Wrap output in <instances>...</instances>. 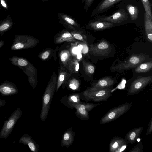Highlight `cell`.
Returning a JSON list of instances; mask_svg holds the SVG:
<instances>
[{"instance_id": "cell-1", "label": "cell", "mask_w": 152, "mask_h": 152, "mask_svg": "<svg viewBox=\"0 0 152 152\" xmlns=\"http://www.w3.org/2000/svg\"><path fill=\"white\" fill-rule=\"evenodd\" d=\"M8 59L13 65L20 69L27 76L30 84L34 89L37 81L36 68L25 58L14 56L9 58Z\"/></svg>"}, {"instance_id": "cell-2", "label": "cell", "mask_w": 152, "mask_h": 152, "mask_svg": "<svg viewBox=\"0 0 152 152\" xmlns=\"http://www.w3.org/2000/svg\"><path fill=\"white\" fill-rule=\"evenodd\" d=\"M56 75L54 72L51 77L43 96L40 115V118L42 121H45L48 115L52 99L56 89Z\"/></svg>"}, {"instance_id": "cell-3", "label": "cell", "mask_w": 152, "mask_h": 152, "mask_svg": "<svg viewBox=\"0 0 152 152\" xmlns=\"http://www.w3.org/2000/svg\"><path fill=\"white\" fill-rule=\"evenodd\" d=\"M112 95L111 88H100L91 87L87 88L80 96L83 100L87 102L105 101Z\"/></svg>"}, {"instance_id": "cell-4", "label": "cell", "mask_w": 152, "mask_h": 152, "mask_svg": "<svg viewBox=\"0 0 152 152\" xmlns=\"http://www.w3.org/2000/svg\"><path fill=\"white\" fill-rule=\"evenodd\" d=\"M39 41L33 37L26 35L15 36L10 49L16 51L31 48L35 46Z\"/></svg>"}, {"instance_id": "cell-5", "label": "cell", "mask_w": 152, "mask_h": 152, "mask_svg": "<svg viewBox=\"0 0 152 152\" xmlns=\"http://www.w3.org/2000/svg\"><path fill=\"white\" fill-rule=\"evenodd\" d=\"M132 105L131 103L127 102L110 109L101 118L99 123L105 124L117 119L128 111Z\"/></svg>"}, {"instance_id": "cell-6", "label": "cell", "mask_w": 152, "mask_h": 152, "mask_svg": "<svg viewBox=\"0 0 152 152\" xmlns=\"http://www.w3.org/2000/svg\"><path fill=\"white\" fill-rule=\"evenodd\" d=\"M22 115L21 110L17 108L12 112L9 119L5 121L0 132V138L6 139L10 134L14 126Z\"/></svg>"}, {"instance_id": "cell-7", "label": "cell", "mask_w": 152, "mask_h": 152, "mask_svg": "<svg viewBox=\"0 0 152 152\" xmlns=\"http://www.w3.org/2000/svg\"><path fill=\"white\" fill-rule=\"evenodd\" d=\"M151 76H140L134 80L128 86L127 89L129 95H134L141 91L152 81Z\"/></svg>"}, {"instance_id": "cell-8", "label": "cell", "mask_w": 152, "mask_h": 152, "mask_svg": "<svg viewBox=\"0 0 152 152\" xmlns=\"http://www.w3.org/2000/svg\"><path fill=\"white\" fill-rule=\"evenodd\" d=\"M146 59L143 55H133L126 61L118 64L112 68L114 71L126 70L134 68L139 66Z\"/></svg>"}, {"instance_id": "cell-9", "label": "cell", "mask_w": 152, "mask_h": 152, "mask_svg": "<svg viewBox=\"0 0 152 152\" xmlns=\"http://www.w3.org/2000/svg\"><path fill=\"white\" fill-rule=\"evenodd\" d=\"M101 104L81 102L74 106L76 109V115L82 120H88L90 118L89 112Z\"/></svg>"}, {"instance_id": "cell-10", "label": "cell", "mask_w": 152, "mask_h": 152, "mask_svg": "<svg viewBox=\"0 0 152 152\" xmlns=\"http://www.w3.org/2000/svg\"><path fill=\"white\" fill-rule=\"evenodd\" d=\"M111 48L107 41L102 40L100 42L90 45L89 51L91 53L95 56H104L110 52Z\"/></svg>"}, {"instance_id": "cell-11", "label": "cell", "mask_w": 152, "mask_h": 152, "mask_svg": "<svg viewBox=\"0 0 152 152\" xmlns=\"http://www.w3.org/2000/svg\"><path fill=\"white\" fill-rule=\"evenodd\" d=\"M58 17L59 22L71 31H81L82 28L80 25L71 16L59 12L58 14Z\"/></svg>"}, {"instance_id": "cell-12", "label": "cell", "mask_w": 152, "mask_h": 152, "mask_svg": "<svg viewBox=\"0 0 152 152\" xmlns=\"http://www.w3.org/2000/svg\"><path fill=\"white\" fill-rule=\"evenodd\" d=\"M128 18V14L124 9H121L112 15L102 17L98 19V20L119 24L127 19Z\"/></svg>"}, {"instance_id": "cell-13", "label": "cell", "mask_w": 152, "mask_h": 152, "mask_svg": "<svg viewBox=\"0 0 152 152\" xmlns=\"http://www.w3.org/2000/svg\"><path fill=\"white\" fill-rule=\"evenodd\" d=\"M128 142L125 139L118 136L113 137L111 140L109 150L111 152H121L126 148Z\"/></svg>"}, {"instance_id": "cell-14", "label": "cell", "mask_w": 152, "mask_h": 152, "mask_svg": "<svg viewBox=\"0 0 152 152\" xmlns=\"http://www.w3.org/2000/svg\"><path fill=\"white\" fill-rule=\"evenodd\" d=\"M18 92L16 86L12 82L5 81L0 84V93L3 96L15 94Z\"/></svg>"}, {"instance_id": "cell-15", "label": "cell", "mask_w": 152, "mask_h": 152, "mask_svg": "<svg viewBox=\"0 0 152 152\" xmlns=\"http://www.w3.org/2000/svg\"><path fill=\"white\" fill-rule=\"evenodd\" d=\"M79 94H73L63 97L61 101L67 107L72 109L76 105L81 102Z\"/></svg>"}, {"instance_id": "cell-16", "label": "cell", "mask_w": 152, "mask_h": 152, "mask_svg": "<svg viewBox=\"0 0 152 152\" xmlns=\"http://www.w3.org/2000/svg\"><path fill=\"white\" fill-rule=\"evenodd\" d=\"M114 26V24L113 23L99 20L91 21L86 26L88 28L94 31L103 30L111 28Z\"/></svg>"}, {"instance_id": "cell-17", "label": "cell", "mask_w": 152, "mask_h": 152, "mask_svg": "<svg viewBox=\"0 0 152 152\" xmlns=\"http://www.w3.org/2000/svg\"><path fill=\"white\" fill-rule=\"evenodd\" d=\"M18 142L20 143L27 145L30 150L33 152L39 151V144L32 139V137L28 134H23L19 139Z\"/></svg>"}, {"instance_id": "cell-18", "label": "cell", "mask_w": 152, "mask_h": 152, "mask_svg": "<svg viewBox=\"0 0 152 152\" xmlns=\"http://www.w3.org/2000/svg\"><path fill=\"white\" fill-rule=\"evenodd\" d=\"M115 83V80L109 77H104L93 83L91 87L100 88H111Z\"/></svg>"}, {"instance_id": "cell-19", "label": "cell", "mask_w": 152, "mask_h": 152, "mask_svg": "<svg viewBox=\"0 0 152 152\" xmlns=\"http://www.w3.org/2000/svg\"><path fill=\"white\" fill-rule=\"evenodd\" d=\"M144 129L143 127L134 128L129 131L126 134L125 139L128 143L134 144L140 137Z\"/></svg>"}, {"instance_id": "cell-20", "label": "cell", "mask_w": 152, "mask_h": 152, "mask_svg": "<svg viewBox=\"0 0 152 152\" xmlns=\"http://www.w3.org/2000/svg\"><path fill=\"white\" fill-rule=\"evenodd\" d=\"M71 74L65 67L63 66L61 67L56 82V92L61 85L65 83L69 78Z\"/></svg>"}, {"instance_id": "cell-21", "label": "cell", "mask_w": 152, "mask_h": 152, "mask_svg": "<svg viewBox=\"0 0 152 152\" xmlns=\"http://www.w3.org/2000/svg\"><path fill=\"white\" fill-rule=\"evenodd\" d=\"M72 129V127L69 128L64 133L61 143V146L68 148L72 144L75 134Z\"/></svg>"}, {"instance_id": "cell-22", "label": "cell", "mask_w": 152, "mask_h": 152, "mask_svg": "<svg viewBox=\"0 0 152 152\" xmlns=\"http://www.w3.org/2000/svg\"><path fill=\"white\" fill-rule=\"evenodd\" d=\"M145 28L147 38L151 42L152 41V17L146 12L144 15Z\"/></svg>"}, {"instance_id": "cell-23", "label": "cell", "mask_w": 152, "mask_h": 152, "mask_svg": "<svg viewBox=\"0 0 152 152\" xmlns=\"http://www.w3.org/2000/svg\"><path fill=\"white\" fill-rule=\"evenodd\" d=\"M76 41L71 33L67 30L61 31L58 35L55 40L56 43H61L64 42H74Z\"/></svg>"}, {"instance_id": "cell-24", "label": "cell", "mask_w": 152, "mask_h": 152, "mask_svg": "<svg viewBox=\"0 0 152 152\" xmlns=\"http://www.w3.org/2000/svg\"><path fill=\"white\" fill-rule=\"evenodd\" d=\"M14 24L10 15L4 19L1 20L0 22V35H3L6 32L10 29Z\"/></svg>"}, {"instance_id": "cell-25", "label": "cell", "mask_w": 152, "mask_h": 152, "mask_svg": "<svg viewBox=\"0 0 152 152\" xmlns=\"http://www.w3.org/2000/svg\"><path fill=\"white\" fill-rule=\"evenodd\" d=\"M66 68L72 74L78 73L79 69L78 61L76 58H72Z\"/></svg>"}, {"instance_id": "cell-26", "label": "cell", "mask_w": 152, "mask_h": 152, "mask_svg": "<svg viewBox=\"0 0 152 152\" xmlns=\"http://www.w3.org/2000/svg\"><path fill=\"white\" fill-rule=\"evenodd\" d=\"M152 62L149 61L140 64L135 70V72L137 73H145L151 69Z\"/></svg>"}, {"instance_id": "cell-27", "label": "cell", "mask_w": 152, "mask_h": 152, "mask_svg": "<svg viewBox=\"0 0 152 152\" xmlns=\"http://www.w3.org/2000/svg\"><path fill=\"white\" fill-rule=\"evenodd\" d=\"M60 57L63 66L65 67L72 58L71 53L68 50H63L61 52Z\"/></svg>"}, {"instance_id": "cell-28", "label": "cell", "mask_w": 152, "mask_h": 152, "mask_svg": "<svg viewBox=\"0 0 152 152\" xmlns=\"http://www.w3.org/2000/svg\"><path fill=\"white\" fill-rule=\"evenodd\" d=\"M123 0H104L98 7L97 12H100L104 11L113 4Z\"/></svg>"}, {"instance_id": "cell-29", "label": "cell", "mask_w": 152, "mask_h": 152, "mask_svg": "<svg viewBox=\"0 0 152 152\" xmlns=\"http://www.w3.org/2000/svg\"><path fill=\"white\" fill-rule=\"evenodd\" d=\"M127 10L130 15L131 19L132 20H135L138 18V9L136 6L128 4L126 6Z\"/></svg>"}, {"instance_id": "cell-30", "label": "cell", "mask_w": 152, "mask_h": 152, "mask_svg": "<svg viewBox=\"0 0 152 152\" xmlns=\"http://www.w3.org/2000/svg\"><path fill=\"white\" fill-rule=\"evenodd\" d=\"M82 63L84 70L86 74L91 75L94 73L95 68L93 65L84 60L83 61Z\"/></svg>"}, {"instance_id": "cell-31", "label": "cell", "mask_w": 152, "mask_h": 152, "mask_svg": "<svg viewBox=\"0 0 152 152\" xmlns=\"http://www.w3.org/2000/svg\"><path fill=\"white\" fill-rule=\"evenodd\" d=\"M70 32L75 39L86 42L87 37L82 33L81 31H72Z\"/></svg>"}, {"instance_id": "cell-32", "label": "cell", "mask_w": 152, "mask_h": 152, "mask_svg": "<svg viewBox=\"0 0 152 152\" xmlns=\"http://www.w3.org/2000/svg\"><path fill=\"white\" fill-rule=\"evenodd\" d=\"M80 86L79 81L75 78L71 79L69 83V88L73 90H77L79 88Z\"/></svg>"}, {"instance_id": "cell-33", "label": "cell", "mask_w": 152, "mask_h": 152, "mask_svg": "<svg viewBox=\"0 0 152 152\" xmlns=\"http://www.w3.org/2000/svg\"><path fill=\"white\" fill-rule=\"evenodd\" d=\"M145 8V12L152 17L151 10V5L148 0H141Z\"/></svg>"}, {"instance_id": "cell-34", "label": "cell", "mask_w": 152, "mask_h": 152, "mask_svg": "<svg viewBox=\"0 0 152 152\" xmlns=\"http://www.w3.org/2000/svg\"><path fill=\"white\" fill-rule=\"evenodd\" d=\"M143 149V145L141 142H139L129 152H142Z\"/></svg>"}, {"instance_id": "cell-35", "label": "cell", "mask_w": 152, "mask_h": 152, "mask_svg": "<svg viewBox=\"0 0 152 152\" xmlns=\"http://www.w3.org/2000/svg\"><path fill=\"white\" fill-rule=\"evenodd\" d=\"M94 0H81L83 3H85L84 9L87 11L92 5Z\"/></svg>"}, {"instance_id": "cell-36", "label": "cell", "mask_w": 152, "mask_h": 152, "mask_svg": "<svg viewBox=\"0 0 152 152\" xmlns=\"http://www.w3.org/2000/svg\"><path fill=\"white\" fill-rule=\"evenodd\" d=\"M152 132V118H151L149 121L148 127L146 133V135L151 134Z\"/></svg>"}, {"instance_id": "cell-37", "label": "cell", "mask_w": 152, "mask_h": 152, "mask_svg": "<svg viewBox=\"0 0 152 152\" xmlns=\"http://www.w3.org/2000/svg\"><path fill=\"white\" fill-rule=\"evenodd\" d=\"M50 52L49 51H46L42 53L40 56L41 58L43 60L47 59L49 56Z\"/></svg>"}, {"instance_id": "cell-38", "label": "cell", "mask_w": 152, "mask_h": 152, "mask_svg": "<svg viewBox=\"0 0 152 152\" xmlns=\"http://www.w3.org/2000/svg\"><path fill=\"white\" fill-rule=\"evenodd\" d=\"M0 4L6 10H8L9 6L7 1L6 0H0Z\"/></svg>"}, {"instance_id": "cell-39", "label": "cell", "mask_w": 152, "mask_h": 152, "mask_svg": "<svg viewBox=\"0 0 152 152\" xmlns=\"http://www.w3.org/2000/svg\"><path fill=\"white\" fill-rule=\"evenodd\" d=\"M6 104L5 100L0 98V107L4 106Z\"/></svg>"}, {"instance_id": "cell-40", "label": "cell", "mask_w": 152, "mask_h": 152, "mask_svg": "<svg viewBox=\"0 0 152 152\" xmlns=\"http://www.w3.org/2000/svg\"><path fill=\"white\" fill-rule=\"evenodd\" d=\"M4 45V40H0V49Z\"/></svg>"}, {"instance_id": "cell-41", "label": "cell", "mask_w": 152, "mask_h": 152, "mask_svg": "<svg viewBox=\"0 0 152 152\" xmlns=\"http://www.w3.org/2000/svg\"><path fill=\"white\" fill-rule=\"evenodd\" d=\"M49 0H42L43 2H45Z\"/></svg>"}, {"instance_id": "cell-42", "label": "cell", "mask_w": 152, "mask_h": 152, "mask_svg": "<svg viewBox=\"0 0 152 152\" xmlns=\"http://www.w3.org/2000/svg\"><path fill=\"white\" fill-rule=\"evenodd\" d=\"M1 4H0V12H1Z\"/></svg>"}, {"instance_id": "cell-43", "label": "cell", "mask_w": 152, "mask_h": 152, "mask_svg": "<svg viewBox=\"0 0 152 152\" xmlns=\"http://www.w3.org/2000/svg\"></svg>"}]
</instances>
